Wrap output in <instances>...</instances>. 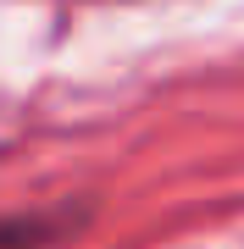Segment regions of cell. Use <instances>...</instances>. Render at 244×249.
<instances>
[{"label": "cell", "instance_id": "cell-1", "mask_svg": "<svg viewBox=\"0 0 244 249\" xmlns=\"http://www.w3.org/2000/svg\"><path fill=\"white\" fill-rule=\"evenodd\" d=\"M83 222H89V211H78V205L0 216V249H50V244H67Z\"/></svg>", "mask_w": 244, "mask_h": 249}]
</instances>
